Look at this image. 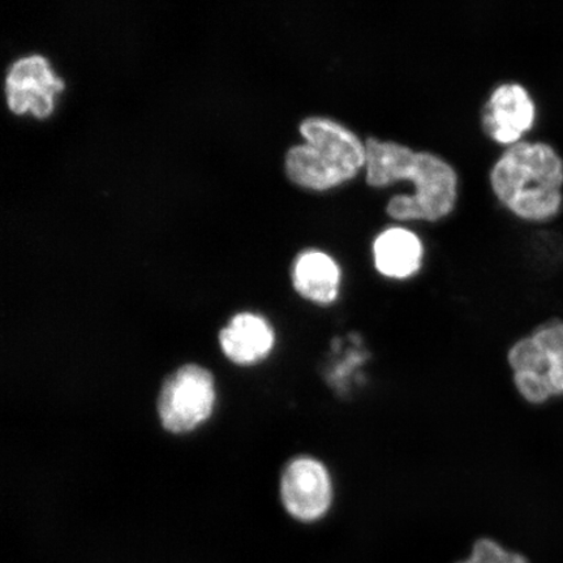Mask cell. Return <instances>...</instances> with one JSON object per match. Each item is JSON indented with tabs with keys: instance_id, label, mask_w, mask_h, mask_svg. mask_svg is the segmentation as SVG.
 I'll return each instance as SVG.
<instances>
[{
	"instance_id": "cell-1",
	"label": "cell",
	"mask_w": 563,
	"mask_h": 563,
	"mask_svg": "<svg viewBox=\"0 0 563 563\" xmlns=\"http://www.w3.org/2000/svg\"><path fill=\"white\" fill-rule=\"evenodd\" d=\"M364 181L373 189L410 181L412 192H398L385 203V214L397 223H439L452 216L460 201L461 178L446 157L394 139L365 137Z\"/></svg>"
},
{
	"instance_id": "cell-2",
	"label": "cell",
	"mask_w": 563,
	"mask_h": 563,
	"mask_svg": "<svg viewBox=\"0 0 563 563\" xmlns=\"http://www.w3.org/2000/svg\"><path fill=\"white\" fill-rule=\"evenodd\" d=\"M493 197L514 217L548 222L563 203V158L544 141H520L505 147L489 170Z\"/></svg>"
},
{
	"instance_id": "cell-3",
	"label": "cell",
	"mask_w": 563,
	"mask_h": 563,
	"mask_svg": "<svg viewBox=\"0 0 563 563\" xmlns=\"http://www.w3.org/2000/svg\"><path fill=\"white\" fill-rule=\"evenodd\" d=\"M305 143L285 156L287 178L308 191L327 194L350 185L365 170V137L334 117L309 115L299 124Z\"/></svg>"
},
{
	"instance_id": "cell-4",
	"label": "cell",
	"mask_w": 563,
	"mask_h": 563,
	"mask_svg": "<svg viewBox=\"0 0 563 563\" xmlns=\"http://www.w3.org/2000/svg\"><path fill=\"white\" fill-rule=\"evenodd\" d=\"M506 361L514 387L527 404L563 397V321L549 320L514 342Z\"/></svg>"
},
{
	"instance_id": "cell-5",
	"label": "cell",
	"mask_w": 563,
	"mask_h": 563,
	"mask_svg": "<svg viewBox=\"0 0 563 563\" xmlns=\"http://www.w3.org/2000/svg\"><path fill=\"white\" fill-rule=\"evenodd\" d=\"M280 499L285 510L298 522H320L332 511L335 501L332 471L314 455L292 457L282 473Z\"/></svg>"
},
{
	"instance_id": "cell-6",
	"label": "cell",
	"mask_w": 563,
	"mask_h": 563,
	"mask_svg": "<svg viewBox=\"0 0 563 563\" xmlns=\"http://www.w3.org/2000/svg\"><path fill=\"white\" fill-rule=\"evenodd\" d=\"M214 402L211 373L199 365H185L162 387L158 400L162 426L172 433L192 431L210 417Z\"/></svg>"
},
{
	"instance_id": "cell-7",
	"label": "cell",
	"mask_w": 563,
	"mask_h": 563,
	"mask_svg": "<svg viewBox=\"0 0 563 563\" xmlns=\"http://www.w3.org/2000/svg\"><path fill=\"white\" fill-rule=\"evenodd\" d=\"M537 122V103L523 84L504 81L489 91L481 109V129L493 143L509 147L523 141Z\"/></svg>"
},
{
	"instance_id": "cell-8",
	"label": "cell",
	"mask_w": 563,
	"mask_h": 563,
	"mask_svg": "<svg viewBox=\"0 0 563 563\" xmlns=\"http://www.w3.org/2000/svg\"><path fill=\"white\" fill-rule=\"evenodd\" d=\"M65 88V81L53 73L42 55L25 56L13 63L5 77V96L10 109L18 114L31 110L46 118L54 109V95Z\"/></svg>"
},
{
	"instance_id": "cell-9",
	"label": "cell",
	"mask_w": 563,
	"mask_h": 563,
	"mask_svg": "<svg viewBox=\"0 0 563 563\" xmlns=\"http://www.w3.org/2000/svg\"><path fill=\"white\" fill-rule=\"evenodd\" d=\"M373 267L379 277L405 282L417 277L426 262V244L405 224H387L371 243Z\"/></svg>"
},
{
	"instance_id": "cell-10",
	"label": "cell",
	"mask_w": 563,
	"mask_h": 563,
	"mask_svg": "<svg viewBox=\"0 0 563 563\" xmlns=\"http://www.w3.org/2000/svg\"><path fill=\"white\" fill-rule=\"evenodd\" d=\"M294 290L301 299L320 308L335 305L343 291L344 272L332 252L311 246L294 258Z\"/></svg>"
},
{
	"instance_id": "cell-11",
	"label": "cell",
	"mask_w": 563,
	"mask_h": 563,
	"mask_svg": "<svg viewBox=\"0 0 563 563\" xmlns=\"http://www.w3.org/2000/svg\"><path fill=\"white\" fill-rule=\"evenodd\" d=\"M221 347L231 362L250 365L262 362L276 344L269 321L255 313L232 317L220 334Z\"/></svg>"
},
{
	"instance_id": "cell-12",
	"label": "cell",
	"mask_w": 563,
	"mask_h": 563,
	"mask_svg": "<svg viewBox=\"0 0 563 563\" xmlns=\"http://www.w3.org/2000/svg\"><path fill=\"white\" fill-rule=\"evenodd\" d=\"M456 563H530L525 555L509 551L498 541L482 538L475 541L470 558Z\"/></svg>"
}]
</instances>
